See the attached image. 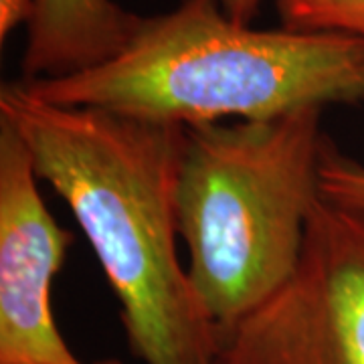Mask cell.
<instances>
[{
    "label": "cell",
    "mask_w": 364,
    "mask_h": 364,
    "mask_svg": "<svg viewBox=\"0 0 364 364\" xmlns=\"http://www.w3.org/2000/svg\"><path fill=\"white\" fill-rule=\"evenodd\" d=\"M322 107L186 128L176 184L188 275L219 330L289 279L322 198Z\"/></svg>",
    "instance_id": "obj_3"
},
{
    "label": "cell",
    "mask_w": 364,
    "mask_h": 364,
    "mask_svg": "<svg viewBox=\"0 0 364 364\" xmlns=\"http://www.w3.org/2000/svg\"><path fill=\"white\" fill-rule=\"evenodd\" d=\"M43 102L195 128L364 102V41L253 28L219 0H181L142 16L114 59L59 79L25 81Z\"/></svg>",
    "instance_id": "obj_2"
},
{
    "label": "cell",
    "mask_w": 364,
    "mask_h": 364,
    "mask_svg": "<svg viewBox=\"0 0 364 364\" xmlns=\"http://www.w3.org/2000/svg\"><path fill=\"white\" fill-rule=\"evenodd\" d=\"M33 158L0 117V364L85 363L59 332L51 287L73 245L39 193Z\"/></svg>",
    "instance_id": "obj_5"
},
{
    "label": "cell",
    "mask_w": 364,
    "mask_h": 364,
    "mask_svg": "<svg viewBox=\"0 0 364 364\" xmlns=\"http://www.w3.org/2000/svg\"><path fill=\"white\" fill-rule=\"evenodd\" d=\"M0 117L75 217L144 364H217L219 328L178 257L176 184L186 128L43 102L9 81Z\"/></svg>",
    "instance_id": "obj_1"
},
{
    "label": "cell",
    "mask_w": 364,
    "mask_h": 364,
    "mask_svg": "<svg viewBox=\"0 0 364 364\" xmlns=\"http://www.w3.org/2000/svg\"><path fill=\"white\" fill-rule=\"evenodd\" d=\"M320 193L328 203L364 210V164L328 142L320 168Z\"/></svg>",
    "instance_id": "obj_8"
},
{
    "label": "cell",
    "mask_w": 364,
    "mask_h": 364,
    "mask_svg": "<svg viewBox=\"0 0 364 364\" xmlns=\"http://www.w3.org/2000/svg\"><path fill=\"white\" fill-rule=\"evenodd\" d=\"M140 18L116 0H35L21 79H59L102 65L130 43Z\"/></svg>",
    "instance_id": "obj_6"
},
{
    "label": "cell",
    "mask_w": 364,
    "mask_h": 364,
    "mask_svg": "<svg viewBox=\"0 0 364 364\" xmlns=\"http://www.w3.org/2000/svg\"><path fill=\"white\" fill-rule=\"evenodd\" d=\"M219 4L233 21L241 25H251V21L259 13L261 0H219Z\"/></svg>",
    "instance_id": "obj_10"
},
{
    "label": "cell",
    "mask_w": 364,
    "mask_h": 364,
    "mask_svg": "<svg viewBox=\"0 0 364 364\" xmlns=\"http://www.w3.org/2000/svg\"><path fill=\"white\" fill-rule=\"evenodd\" d=\"M217 364H364V210L318 200L294 273L219 330Z\"/></svg>",
    "instance_id": "obj_4"
},
{
    "label": "cell",
    "mask_w": 364,
    "mask_h": 364,
    "mask_svg": "<svg viewBox=\"0 0 364 364\" xmlns=\"http://www.w3.org/2000/svg\"><path fill=\"white\" fill-rule=\"evenodd\" d=\"M282 25L364 41V0H277Z\"/></svg>",
    "instance_id": "obj_7"
},
{
    "label": "cell",
    "mask_w": 364,
    "mask_h": 364,
    "mask_svg": "<svg viewBox=\"0 0 364 364\" xmlns=\"http://www.w3.org/2000/svg\"><path fill=\"white\" fill-rule=\"evenodd\" d=\"M33 11L35 0H0V41H6L18 25H28Z\"/></svg>",
    "instance_id": "obj_9"
}]
</instances>
